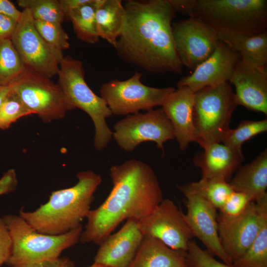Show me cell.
I'll list each match as a JSON object with an SVG mask.
<instances>
[{"instance_id":"obj_1","label":"cell","mask_w":267,"mask_h":267,"mask_svg":"<svg viewBox=\"0 0 267 267\" xmlns=\"http://www.w3.org/2000/svg\"><path fill=\"white\" fill-rule=\"evenodd\" d=\"M122 32L114 47L124 61L151 73L181 74L172 32L176 12L169 0L126 1Z\"/></svg>"},{"instance_id":"obj_2","label":"cell","mask_w":267,"mask_h":267,"mask_svg":"<svg viewBox=\"0 0 267 267\" xmlns=\"http://www.w3.org/2000/svg\"><path fill=\"white\" fill-rule=\"evenodd\" d=\"M113 187L104 201L90 210L80 241L99 245L124 220H137L151 213L162 201L163 192L153 170L135 159L112 166Z\"/></svg>"},{"instance_id":"obj_3","label":"cell","mask_w":267,"mask_h":267,"mask_svg":"<svg viewBox=\"0 0 267 267\" xmlns=\"http://www.w3.org/2000/svg\"><path fill=\"white\" fill-rule=\"evenodd\" d=\"M77 178L73 186L53 191L45 203L33 211L21 209L19 216L34 229L46 234L61 235L82 226L102 178L91 170L79 172Z\"/></svg>"},{"instance_id":"obj_4","label":"cell","mask_w":267,"mask_h":267,"mask_svg":"<svg viewBox=\"0 0 267 267\" xmlns=\"http://www.w3.org/2000/svg\"><path fill=\"white\" fill-rule=\"evenodd\" d=\"M189 17L211 27L220 41L267 31L266 0H191Z\"/></svg>"},{"instance_id":"obj_5","label":"cell","mask_w":267,"mask_h":267,"mask_svg":"<svg viewBox=\"0 0 267 267\" xmlns=\"http://www.w3.org/2000/svg\"><path fill=\"white\" fill-rule=\"evenodd\" d=\"M3 220L12 239V250L6 264L10 267H30L42 261L60 257L66 249L80 240L82 226L66 233L53 235L34 229L21 216H4Z\"/></svg>"},{"instance_id":"obj_6","label":"cell","mask_w":267,"mask_h":267,"mask_svg":"<svg viewBox=\"0 0 267 267\" xmlns=\"http://www.w3.org/2000/svg\"><path fill=\"white\" fill-rule=\"evenodd\" d=\"M237 106L235 93L227 82L195 92L194 141L203 148L222 142L231 129L230 120Z\"/></svg>"},{"instance_id":"obj_7","label":"cell","mask_w":267,"mask_h":267,"mask_svg":"<svg viewBox=\"0 0 267 267\" xmlns=\"http://www.w3.org/2000/svg\"><path fill=\"white\" fill-rule=\"evenodd\" d=\"M57 75L58 84L73 109L80 108L91 119L95 128L94 146L98 151L103 150L113 137V132L106 123L112 113L105 100L87 84L82 61L64 56Z\"/></svg>"},{"instance_id":"obj_8","label":"cell","mask_w":267,"mask_h":267,"mask_svg":"<svg viewBox=\"0 0 267 267\" xmlns=\"http://www.w3.org/2000/svg\"><path fill=\"white\" fill-rule=\"evenodd\" d=\"M142 74L135 72L129 79L112 80L103 84L99 89L100 97L115 115L135 114L140 110L149 111L162 106L175 89L147 86L141 82Z\"/></svg>"},{"instance_id":"obj_9","label":"cell","mask_w":267,"mask_h":267,"mask_svg":"<svg viewBox=\"0 0 267 267\" xmlns=\"http://www.w3.org/2000/svg\"><path fill=\"white\" fill-rule=\"evenodd\" d=\"M27 70L51 78L57 75L64 55L37 31L30 11L23 9L10 38Z\"/></svg>"},{"instance_id":"obj_10","label":"cell","mask_w":267,"mask_h":267,"mask_svg":"<svg viewBox=\"0 0 267 267\" xmlns=\"http://www.w3.org/2000/svg\"><path fill=\"white\" fill-rule=\"evenodd\" d=\"M10 86L32 114L44 122L61 119L73 109L58 84L38 73L27 70Z\"/></svg>"},{"instance_id":"obj_11","label":"cell","mask_w":267,"mask_h":267,"mask_svg":"<svg viewBox=\"0 0 267 267\" xmlns=\"http://www.w3.org/2000/svg\"><path fill=\"white\" fill-rule=\"evenodd\" d=\"M114 130L116 142L128 152L146 141L155 142L164 152V143L175 139L172 125L162 108L129 115L118 121Z\"/></svg>"},{"instance_id":"obj_12","label":"cell","mask_w":267,"mask_h":267,"mask_svg":"<svg viewBox=\"0 0 267 267\" xmlns=\"http://www.w3.org/2000/svg\"><path fill=\"white\" fill-rule=\"evenodd\" d=\"M218 233L222 246L232 263L242 256L267 220V196L252 201L238 216L218 215Z\"/></svg>"},{"instance_id":"obj_13","label":"cell","mask_w":267,"mask_h":267,"mask_svg":"<svg viewBox=\"0 0 267 267\" xmlns=\"http://www.w3.org/2000/svg\"><path fill=\"white\" fill-rule=\"evenodd\" d=\"M144 236L156 238L170 248L186 252L194 236L184 214L174 202L163 199L148 215L138 220Z\"/></svg>"},{"instance_id":"obj_14","label":"cell","mask_w":267,"mask_h":267,"mask_svg":"<svg viewBox=\"0 0 267 267\" xmlns=\"http://www.w3.org/2000/svg\"><path fill=\"white\" fill-rule=\"evenodd\" d=\"M172 32L181 63L192 70L212 54L220 41L211 27L194 17L173 23Z\"/></svg>"},{"instance_id":"obj_15","label":"cell","mask_w":267,"mask_h":267,"mask_svg":"<svg viewBox=\"0 0 267 267\" xmlns=\"http://www.w3.org/2000/svg\"><path fill=\"white\" fill-rule=\"evenodd\" d=\"M186 198L185 221L194 237H197L211 255L223 263L232 262L224 251L220 242L218 225L217 209L199 195L188 190L178 189Z\"/></svg>"},{"instance_id":"obj_16","label":"cell","mask_w":267,"mask_h":267,"mask_svg":"<svg viewBox=\"0 0 267 267\" xmlns=\"http://www.w3.org/2000/svg\"><path fill=\"white\" fill-rule=\"evenodd\" d=\"M240 60L237 52L220 40L212 54L191 74L180 79L178 87L186 86L196 92L206 87L227 82Z\"/></svg>"},{"instance_id":"obj_17","label":"cell","mask_w":267,"mask_h":267,"mask_svg":"<svg viewBox=\"0 0 267 267\" xmlns=\"http://www.w3.org/2000/svg\"><path fill=\"white\" fill-rule=\"evenodd\" d=\"M143 237L138 220H127L119 231L99 245L94 263L108 267H130Z\"/></svg>"},{"instance_id":"obj_18","label":"cell","mask_w":267,"mask_h":267,"mask_svg":"<svg viewBox=\"0 0 267 267\" xmlns=\"http://www.w3.org/2000/svg\"><path fill=\"white\" fill-rule=\"evenodd\" d=\"M235 88L238 105L267 114V72L241 59L229 80Z\"/></svg>"},{"instance_id":"obj_19","label":"cell","mask_w":267,"mask_h":267,"mask_svg":"<svg viewBox=\"0 0 267 267\" xmlns=\"http://www.w3.org/2000/svg\"><path fill=\"white\" fill-rule=\"evenodd\" d=\"M195 92L186 86L178 87L167 98L162 109L173 127L175 137L181 150L194 141L193 110Z\"/></svg>"},{"instance_id":"obj_20","label":"cell","mask_w":267,"mask_h":267,"mask_svg":"<svg viewBox=\"0 0 267 267\" xmlns=\"http://www.w3.org/2000/svg\"><path fill=\"white\" fill-rule=\"evenodd\" d=\"M203 149L194 159L195 166L201 170L202 178H216L229 182L244 160L242 151L221 143H212Z\"/></svg>"},{"instance_id":"obj_21","label":"cell","mask_w":267,"mask_h":267,"mask_svg":"<svg viewBox=\"0 0 267 267\" xmlns=\"http://www.w3.org/2000/svg\"><path fill=\"white\" fill-rule=\"evenodd\" d=\"M185 255L156 238L144 236L130 267H188Z\"/></svg>"},{"instance_id":"obj_22","label":"cell","mask_w":267,"mask_h":267,"mask_svg":"<svg viewBox=\"0 0 267 267\" xmlns=\"http://www.w3.org/2000/svg\"><path fill=\"white\" fill-rule=\"evenodd\" d=\"M233 190L249 195L253 201L267 196V150L250 163L240 166L228 182Z\"/></svg>"},{"instance_id":"obj_23","label":"cell","mask_w":267,"mask_h":267,"mask_svg":"<svg viewBox=\"0 0 267 267\" xmlns=\"http://www.w3.org/2000/svg\"><path fill=\"white\" fill-rule=\"evenodd\" d=\"M125 19V10L121 0H98L95 11L97 34L114 47L122 32Z\"/></svg>"},{"instance_id":"obj_24","label":"cell","mask_w":267,"mask_h":267,"mask_svg":"<svg viewBox=\"0 0 267 267\" xmlns=\"http://www.w3.org/2000/svg\"><path fill=\"white\" fill-rule=\"evenodd\" d=\"M222 42L237 52L241 60L259 68H267V31Z\"/></svg>"},{"instance_id":"obj_25","label":"cell","mask_w":267,"mask_h":267,"mask_svg":"<svg viewBox=\"0 0 267 267\" xmlns=\"http://www.w3.org/2000/svg\"><path fill=\"white\" fill-rule=\"evenodd\" d=\"M98 0L88 2L72 10L67 17L71 20L77 37L91 44L98 43L99 38L96 30L95 11Z\"/></svg>"},{"instance_id":"obj_26","label":"cell","mask_w":267,"mask_h":267,"mask_svg":"<svg viewBox=\"0 0 267 267\" xmlns=\"http://www.w3.org/2000/svg\"><path fill=\"white\" fill-rule=\"evenodd\" d=\"M177 187L199 195L218 210L233 191L228 182L216 178H201L198 181L177 185Z\"/></svg>"},{"instance_id":"obj_27","label":"cell","mask_w":267,"mask_h":267,"mask_svg":"<svg viewBox=\"0 0 267 267\" xmlns=\"http://www.w3.org/2000/svg\"><path fill=\"white\" fill-rule=\"evenodd\" d=\"M27 70L10 39H0V86H9Z\"/></svg>"},{"instance_id":"obj_28","label":"cell","mask_w":267,"mask_h":267,"mask_svg":"<svg viewBox=\"0 0 267 267\" xmlns=\"http://www.w3.org/2000/svg\"><path fill=\"white\" fill-rule=\"evenodd\" d=\"M232 265L236 267H267V220L249 248Z\"/></svg>"},{"instance_id":"obj_29","label":"cell","mask_w":267,"mask_h":267,"mask_svg":"<svg viewBox=\"0 0 267 267\" xmlns=\"http://www.w3.org/2000/svg\"><path fill=\"white\" fill-rule=\"evenodd\" d=\"M18 5L27 9L35 20L63 22L65 16L58 0H18Z\"/></svg>"},{"instance_id":"obj_30","label":"cell","mask_w":267,"mask_h":267,"mask_svg":"<svg viewBox=\"0 0 267 267\" xmlns=\"http://www.w3.org/2000/svg\"><path fill=\"white\" fill-rule=\"evenodd\" d=\"M267 131V120H245L235 129H231L222 141V144L239 151H242L243 143L253 136Z\"/></svg>"},{"instance_id":"obj_31","label":"cell","mask_w":267,"mask_h":267,"mask_svg":"<svg viewBox=\"0 0 267 267\" xmlns=\"http://www.w3.org/2000/svg\"><path fill=\"white\" fill-rule=\"evenodd\" d=\"M32 114L11 89L0 105V129L6 130L17 120Z\"/></svg>"},{"instance_id":"obj_32","label":"cell","mask_w":267,"mask_h":267,"mask_svg":"<svg viewBox=\"0 0 267 267\" xmlns=\"http://www.w3.org/2000/svg\"><path fill=\"white\" fill-rule=\"evenodd\" d=\"M36 28L48 44L63 51L70 47L69 36L62 24L34 20Z\"/></svg>"},{"instance_id":"obj_33","label":"cell","mask_w":267,"mask_h":267,"mask_svg":"<svg viewBox=\"0 0 267 267\" xmlns=\"http://www.w3.org/2000/svg\"><path fill=\"white\" fill-rule=\"evenodd\" d=\"M185 256L188 267H236L218 261L192 240L189 243Z\"/></svg>"},{"instance_id":"obj_34","label":"cell","mask_w":267,"mask_h":267,"mask_svg":"<svg viewBox=\"0 0 267 267\" xmlns=\"http://www.w3.org/2000/svg\"><path fill=\"white\" fill-rule=\"evenodd\" d=\"M252 201H253L252 198L247 194L233 190L219 209V214L226 217L238 216Z\"/></svg>"},{"instance_id":"obj_35","label":"cell","mask_w":267,"mask_h":267,"mask_svg":"<svg viewBox=\"0 0 267 267\" xmlns=\"http://www.w3.org/2000/svg\"><path fill=\"white\" fill-rule=\"evenodd\" d=\"M12 239L8 228L0 216V267L5 264L9 259L12 250Z\"/></svg>"},{"instance_id":"obj_36","label":"cell","mask_w":267,"mask_h":267,"mask_svg":"<svg viewBox=\"0 0 267 267\" xmlns=\"http://www.w3.org/2000/svg\"><path fill=\"white\" fill-rule=\"evenodd\" d=\"M17 23L14 19L0 14V39H10Z\"/></svg>"},{"instance_id":"obj_37","label":"cell","mask_w":267,"mask_h":267,"mask_svg":"<svg viewBox=\"0 0 267 267\" xmlns=\"http://www.w3.org/2000/svg\"><path fill=\"white\" fill-rule=\"evenodd\" d=\"M30 267H75L73 262L63 257L36 263Z\"/></svg>"},{"instance_id":"obj_38","label":"cell","mask_w":267,"mask_h":267,"mask_svg":"<svg viewBox=\"0 0 267 267\" xmlns=\"http://www.w3.org/2000/svg\"><path fill=\"white\" fill-rule=\"evenodd\" d=\"M0 14L9 16L18 21L21 15L18 10L9 0H0Z\"/></svg>"},{"instance_id":"obj_39","label":"cell","mask_w":267,"mask_h":267,"mask_svg":"<svg viewBox=\"0 0 267 267\" xmlns=\"http://www.w3.org/2000/svg\"><path fill=\"white\" fill-rule=\"evenodd\" d=\"M89 0H59L62 10L65 16L68 17L72 10L81 6Z\"/></svg>"},{"instance_id":"obj_40","label":"cell","mask_w":267,"mask_h":267,"mask_svg":"<svg viewBox=\"0 0 267 267\" xmlns=\"http://www.w3.org/2000/svg\"><path fill=\"white\" fill-rule=\"evenodd\" d=\"M10 90V86H0V105Z\"/></svg>"},{"instance_id":"obj_41","label":"cell","mask_w":267,"mask_h":267,"mask_svg":"<svg viewBox=\"0 0 267 267\" xmlns=\"http://www.w3.org/2000/svg\"><path fill=\"white\" fill-rule=\"evenodd\" d=\"M87 267H106V266H103V265H100V264H96V263H93V264Z\"/></svg>"}]
</instances>
